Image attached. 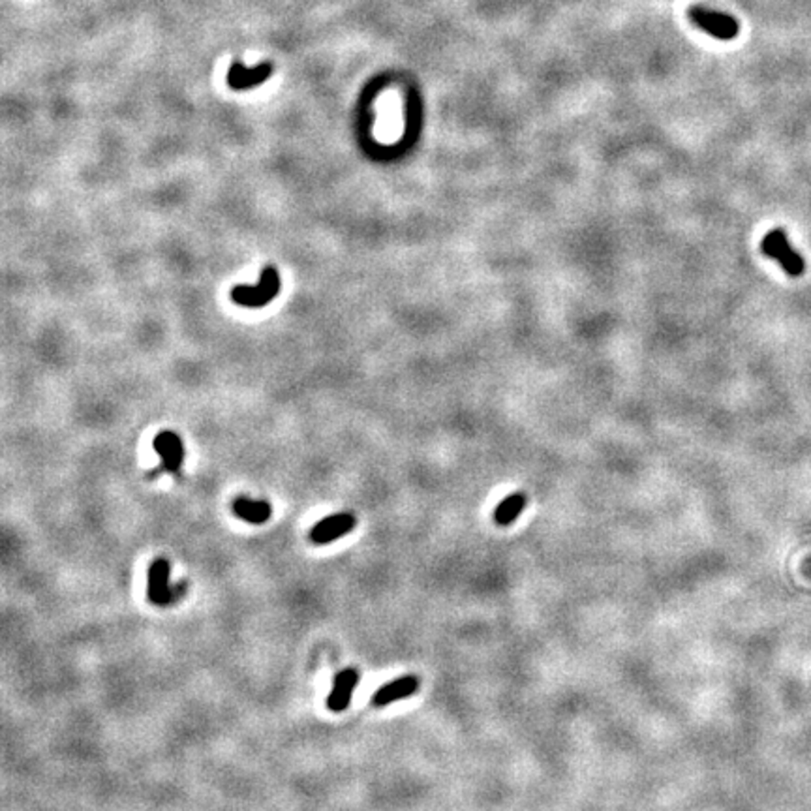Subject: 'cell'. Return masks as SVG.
<instances>
[{"label": "cell", "mask_w": 811, "mask_h": 811, "mask_svg": "<svg viewBox=\"0 0 811 811\" xmlns=\"http://www.w3.org/2000/svg\"><path fill=\"white\" fill-rule=\"evenodd\" d=\"M169 571H171V565H169L168 559L163 558L154 559L151 567H149V573H147V599L152 605L166 607V605L173 603L177 588L169 584Z\"/></svg>", "instance_id": "obj_3"}, {"label": "cell", "mask_w": 811, "mask_h": 811, "mask_svg": "<svg viewBox=\"0 0 811 811\" xmlns=\"http://www.w3.org/2000/svg\"><path fill=\"white\" fill-rule=\"evenodd\" d=\"M417 688H419V678L415 674H406V676H400L385 683V686H381L372 697V705L380 706V708L391 705V702H397L400 699L411 697L417 691Z\"/></svg>", "instance_id": "obj_8"}, {"label": "cell", "mask_w": 811, "mask_h": 811, "mask_svg": "<svg viewBox=\"0 0 811 811\" xmlns=\"http://www.w3.org/2000/svg\"><path fill=\"white\" fill-rule=\"evenodd\" d=\"M689 19L702 28L705 32L712 34L719 39H731L738 34V23L731 16L719 13V11L706 10V8H693L689 10Z\"/></svg>", "instance_id": "obj_4"}, {"label": "cell", "mask_w": 811, "mask_h": 811, "mask_svg": "<svg viewBox=\"0 0 811 811\" xmlns=\"http://www.w3.org/2000/svg\"><path fill=\"white\" fill-rule=\"evenodd\" d=\"M761 248L768 258L776 259L789 276H800L804 273V259L800 258V254L791 248L784 230H772L768 235H764Z\"/></svg>", "instance_id": "obj_2"}, {"label": "cell", "mask_w": 811, "mask_h": 811, "mask_svg": "<svg viewBox=\"0 0 811 811\" xmlns=\"http://www.w3.org/2000/svg\"><path fill=\"white\" fill-rule=\"evenodd\" d=\"M271 73H273V66H271V64H261L259 68L247 70V68L241 66L239 62H235V64L231 66L228 81H230L231 89L242 90L248 89V87H254V85L264 83Z\"/></svg>", "instance_id": "obj_9"}, {"label": "cell", "mask_w": 811, "mask_h": 811, "mask_svg": "<svg viewBox=\"0 0 811 811\" xmlns=\"http://www.w3.org/2000/svg\"><path fill=\"white\" fill-rule=\"evenodd\" d=\"M154 451L160 454V470L177 473L185 460V445L175 432H160L154 440Z\"/></svg>", "instance_id": "obj_7"}, {"label": "cell", "mask_w": 811, "mask_h": 811, "mask_svg": "<svg viewBox=\"0 0 811 811\" xmlns=\"http://www.w3.org/2000/svg\"><path fill=\"white\" fill-rule=\"evenodd\" d=\"M233 513L241 521L250 522V524H264L271 519V505L267 502H254L248 498H237L233 502Z\"/></svg>", "instance_id": "obj_10"}, {"label": "cell", "mask_w": 811, "mask_h": 811, "mask_svg": "<svg viewBox=\"0 0 811 811\" xmlns=\"http://www.w3.org/2000/svg\"><path fill=\"white\" fill-rule=\"evenodd\" d=\"M355 526V519L349 513H338V515L327 516L323 521H319L310 532V541L316 545H329V543L336 541L342 535L349 533Z\"/></svg>", "instance_id": "obj_5"}, {"label": "cell", "mask_w": 811, "mask_h": 811, "mask_svg": "<svg viewBox=\"0 0 811 811\" xmlns=\"http://www.w3.org/2000/svg\"><path fill=\"white\" fill-rule=\"evenodd\" d=\"M526 502L528 498L524 493L509 494V496L494 509L493 515L494 522H496L498 526H509V524H513V522L519 519V515L522 513V509L526 507Z\"/></svg>", "instance_id": "obj_11"}, {"label": "cell", "mask_w": 811, "mask_h": 811, "mask_svg": "<svg viewBox=\"0 0 811 811\" xmlns=\"http://www.w3.org/2000/svg\"><path fill=\"white\" fill-rule=\"evenodd\" d=\"M359 683V672L355 669H344V671L336 672L335 682H333V689H330L329 697H327V708L330 712H344L347 706L352 705L353 691L355 686Z\"/></svg>", "instance_id": "obj_6"}, {"label": "cell", "mask_w": 811, "mask_h": 811, "mask_svg": "<svg viewBox=\"0 0 811 811\" xmlns=\"http://www.w3.org/2000/svg\"><path fill=\"white\" fill-rule=\"evenodd\" d=\"M280 291V278L274 267H265L261 282L258 285H237L231 291V299L248 308H259L269 304Z\"/></svg>", "instance_id": "obj_1"}]
</instances>
